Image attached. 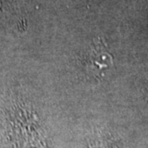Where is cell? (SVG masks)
Masks as SVG:
<instances>
[{
  "instance_id": "obj_1",
  "label": "cell",
  "mask_w": 148,
  "mask_h": 148,
  "mask_svg": "<svg viewBox=\"0 0 148 148\" xmlns=\"http://www.w3.org/2000/svg\"><path fill=\"white\" fill-rule=\"evenodd\" d=\"M114 62L112 54L101 40H95L86 57V69L90 73L99 77L111 68Z\"/></svg>"
}]
</instances>
